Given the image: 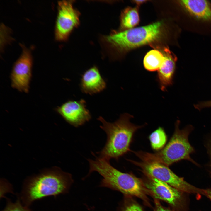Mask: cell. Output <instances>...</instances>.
I'll list each match as a JSON object with an SVG mask.
<instances>
[{
    "instance_id": "cell-1",
    "label": "cell",
    "mask_w": 211,
    "mask_h": 211,
    "mask_svg": "<svg viewBox=\"0 0 211 211\" xmlns=\"http://www.w3.org/2000/svg\"><path fill=\"white\" fill-rule=\"evenodd\" d=\"M73 181L71 174L53 167L26 179L18 196L28 207L36 200L67 193Z\"/></svg>"
},
{
    "instance_id": "cell-2",
    "label": "cell",
    "mask_w": 211,
    "mask_h": 211,
    "mask_svg": "<svg viewBox=\"0 0 211 211\" xmlns=\"http://www.w3.org/2000/svg\"><path fill=\"white\" fill-rule=\"evenodd\" d=\"M133 117L125 113L113 122L107 121L101 116L97 119L101 123L100 128L106 133L107 141L104 147L97 153L99 157L110 161L118 160L130 150V147L135 132L142 126L135 125L130 122Z\"/></svg>"
},
{
    "instance_id": "cell-3",
    "label": "cell",
    "mask_w": 211,
    "mask_h": 211,
    "mask_svg": "<svg viewBox=\"0 0 211 211\" xmlns=\"http://www.w3.org/2000/svg\"><path fill=\"white\" fill-rule=\"evenodd\" d=\"M179 124L180 121L178 120L171 139L161 150L155 153L141 151L135 152L134 153L142 161L158 163L167 166L183 160L188 161L198 165L190 156L195 152L188 140L189 136L193 129V127L189 125L180 129Z\"/></svg>"
},
{
    "instance_id": "cell-4",
    "label": "cell",
    "mask_w": 211,
    "mask_h": 211,
    "mask_svg": "<svg viewBox=\"0 0 211 211\" xmlns=\"http://www.w3.org/2000/svg\"><path fill=\"white\" fill-rule=\"evenodd\" d=\"M88 161L89 166L88 175L96 171L103 177L100 186L145 199V188L140 179L132 174L120 171L112 166L109 161L99 157Z\"/></svg>"
},
{
    "instance_id": "cell-5",
    "label": "cell",
    "mask_w": 211,
    "mask_h": 211,
    "mask_svg": "<svg viewBox=\"0 0 211 211\" xmlns=\"http://www.w3.org/2000/svg\"><path fill=\"white\" fill-rule=\"evenodd\" d=\"M162 27V22L158 21L145 26L114 32L103 36L101 40L110 54L121 52L158 40L161 35Z\"/></svg>"
},
{
    "instance_id": "cell-6",
    "label": "cell",
    "mask_w": 211,
    "mask_h": 211,
    "mask_svg": "<svg viewBox=\"0 0 211 211\" xmlns=\"http://www.w3.org/2000/svg\"><path fill=\"white\" fill-rule=\"evenodd\" d=\"M129 161L139 167L149 177L155 178L166 183L180 191L194 193L202 192V190L189 184L183 178L176 174L169 166L157 162Z\"/></svg>"
},
{
    "instance_id": "cell-7",
    "label": "cell",
    "mask_w": 211,
    "mask_h": 211,
    "mask_svg": "<svg viewBox=\"0 0 211 211\" xmlns=\"http://www.w3.org/2000/svg\"><path fill=\"white\" fill-rule=\"evenodd\" d=\"M72 1H62L58 2L57 13L55 28L56 40L67 39L72 30L80 23L79 12L74 8Z\"/></svg>"
},
{
    "instance_id": "cell-8",
    "label": "cell",
    "mask_w": 211,
    "mask_h": 211,
    "mask_svg": "<svg viewBox=\"0 0 211 211\" xmlns=\"http://www.w3.org/2000/svg\"><path fill=\"white\" fill-rule=\"evenodd\" d=\"M19 45L22 52L13 65L10 75L11 85L19 91L28 93L32 76L33 57L30 49Z\"/></svg>"
},
{
    "instance_id": "cell-9",
    "label": "cell",
    "mask_w": 211,
    "mask_h": 211,
    "mask_svg": "<svg viewBox=\"0 0 211 211\" xmlns=\"http://www.w3.org/2000/svg\"><path fill=\"white\" fill-rule=\"evenodd\" d=\"M55 110L68 123L78 127L89 122L91 116L84 100H69L55 108Z\"/></svg>"
},
{
    "instance_id": "cell-10",
    "label": "cell",
    "mask_w": 211,
    "mask_h": 211,
    "mask_svg": "<svg viewBox=\"0 0 211 211\" xmlns=\"http://www.w3.org/2000/svg\"><path fill=\"white\" fill-rule=\"evenodd\" d=\"M149 178L150 180L145 186L154 197L172 205H176L181 198L180 191L157 179Z\"/></svg>"
},
{
    "instance_id": "cell-11",
    "label": "cell",
    "mask_w": 211,
    "mask_h": 211,
    "mask_svg": "<svg viewBox=\"0 0 211 211\" xmlns=\"http://www.w3.org/2000/svg\"><path fill=\"white\" fill-rule=\"evenodd\" d=\"M80 86L83 93L92 95L105 90L106 87V83L101 76L98 68L94 66L83 73Z\"/></svg>"
},
{
    "instance_id": "cell-12",
    "label": "cell",
    "mask_w": 211,
    "mask_h": 211,
    "mask_svg": "<svg viewBox=\"0 0 211 211\" xmlns=\"http://www.w3.org/2000/svg\"><path fill=\"white\" fill-rule=\"evenodd\" d=\"M164 61L158 70L157 78L161 89L164 91L172 84L177 60L176 56L168 48H164Z\"/></svg>"
},
{
    "instance_id": "cell-13",
    "label": "cell",
    "mask_w": 211,
    "mask_h": 211,
    "mask_svg": "<svg viewBox=\"0 0 211 211\" xmlns=\"http://www.w3.org/2000/svg\"><path fill=\"white\" fill-rule=\"evenodd\" d=\"M181 4L190 14L200 19L211 20V4L206 0H184Z\"/></svg>"
},
{
    "instance_id": "cell-14",
    "label": "cell",
    "mask_w": 211,
    "mask_h": 211,
    "mask_svg": "<svg viewBox=\"0 0 211 211\" xmlns=\"http://www.w3.org/2000/svg\"><path fill=\"white\" fill-rule=\"evenodd\" d=\"M139 21L138 11L136 8L128 7L122 12L120 16V27L123 30L133 28Z\"/></svg>"
},
{
    "instance_id": "cell-15",
    "label": "cell",
    "mask_w": 211,
    "mask_h": 211,
    "mask_svg": "<svg viewBox=\"0 0 211 211\" xmlns=\"http://www.w3.org/2000/svg\"><path fill=\"white\" fill-rule=\"evenodd\" d=\"M164 59L163 53L158 50H152L146 55L143 60L144 68L151 72L158 71L162 65Z\"/></svg>"
},
{
    "instance_id": "cell-16",
    "label": "cell",
    "mask_w": 211,
    "mask_h": 211,
    "mask_svg": "<svg viewBox=\"0 0 211 211\" xmlns=\"http://www.w3.org/2000/svg\"><path fill=\"white\" fill-rule=\"evenodd\" d=\"M149 139L152 149L159 151L165 145L167 137L164 129L159 127L150 134Z\"/></svg>"
},
{
    "instance_id": "cell-17",
    "label": "cell",
    "mask_w": 211,
    "mask_h": 211,
    "mask_svg": "<svg viewBox=\"0 0 211 211\" xmlns=\"http://www.w3.org/2000/svg\"><path fill=\"white\" fill-rule=\"evenodd\" d=\"M18 197L15 203L12 202L9 199L6 198V205L2 211H32L28 207L21 204L20 198Z\"/></svg>"
},
{
    "instance_id": "cell-18",
    "label": "cell",
    "mask_w": 211,
    "mask_h": 211,
    "mask_svg": "<svg viewBox=\"0 0 211 211\" xmlns=\"http://www.w3.org/2000/svg\"><path fill=\"white\" fill-rule=\"evenodd\" d=\"M0 185L1 198L4 197V194L7 193H13V189L12 185L5 179H1L0 181Z\"/></svg>"
},
{
    "instance_id": "cell-19",
    "label": "cell",
    "mask_w": 211,
    "mask_h": 211,
    "mask_svg": "<svg viewBox=\"0 0 211 211\" xmlns=\"http://www.w3.org/2000/svg\"><path fill=\"white\" fill-rule=\"evenodd\" d=\"M120 211H143L141 207L138 204L132 203L123 206Z\"/></svg>"
},
{
    "instance_id": "cell-20",
    "label": "cell",
    "mask_w": 211,
    "mask_h": 211,
    "mask_svg": "<svg viewBox=\"0 0 211 211\" xmlns=\"http://www.w3.org/2000/svg\"><path fill=\"white\" fill-rule=\"evenodd\" d=\"M195 108L198 110H200L203 108L211 107V100L200 102L198 103L195 104Z\"/></svg>"
},
{
    "instance_id": "cell-21",
    "label": "cell",
    "mask_w": 211,
    "mask_h": 211,
    "mask_svg": "<svg viewBox=\"0 0 211 211\" xmlns=\"http://www.w3.org/2000/svg\"><path fill=\"white\" fill-rule=\"evenodd\" d=\"M156 207L155 211H172L163 207L157 201H156Z\"/></svg>"
},
{
    "instance_id": "cell-22",
    "label": "cell",
    "mask_w": 211,
    "mask_h": 211,
    "mask_svg": "<svg viewBox=\"0 0 211 211\" xmlns=\"http://www.w3.org/2000/svg\"><path fill=\"white\" fill-rule=\"evenodd\" d=\"M207 147L210 159L209 166L211 168V139L210 141V142H208Z\"/></svg>"
},
{
    "instance_id": "cell-23",
    "label": "cell",
    "mask_w": 211,
    "mask_h": 211,
    "mask_svg": "<svg viewBox=\"0 0 211 211\" xmlns=\"http://www.w3.org/2000/svg\"><path fill=\"white\" fill-rule=\"evenodd\" d=\"M202 193L211 200V189L202 190Z\"/></svg>"
},
{
    "instance_id": "cell-24",
    "label": "cell",
    "mask_w": 211,
    "mask_h": 211,
    "mask_svg": "<svg viewBox=\"0 0 211 211\" xmlns=\"http://www.w3.org/2000/svg\"><path fill=\"white\" fill-rule=\"evenodd\" d=\"M146 1L145 0H135L134 1L135 3L137 4H140L144 2H145Z\"/></svg>"
}]
</instances>
